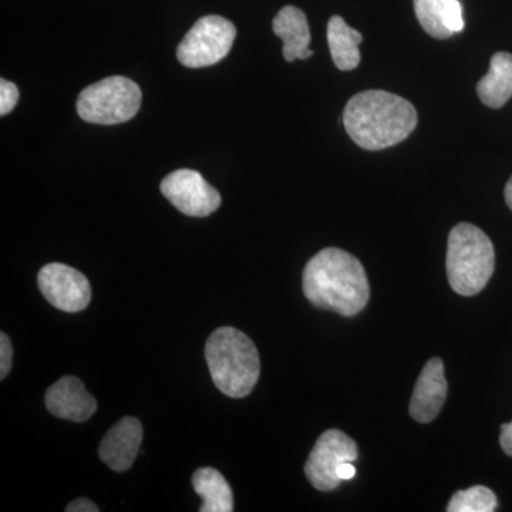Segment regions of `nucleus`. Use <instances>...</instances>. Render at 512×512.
Masks as SVG:
<instances>
[{
    "instance_id": "obj_1",
    "label": "nucleus",
    "mask_w": 512,
    "mask_h": 512,
    "mask_svg": "<svg viewBox=\"0 0 512 512\" xmlns=\"http://www.w3.org/2000/svg\"><path fill=\"white\" fill-rule=\"evenodd\" d=\"M303 293L316 308L355 316L369 302V279L356 256L343 249L326 248L305 266Z\"/></svg>"
},
{
    "instance_id": "obj_2",
    "label": "nucleus",
    "mask_w": 512,
    "mask_h": 512,
    "mask_svg": "<svg viewBox=\"0 0 512 512\" xmlns=\"http://www.w3.org/2000/svg\"><path fill=\"white\" fill-rule=\"evenodd\" d=\"M417 111L409 100L383 90L357 93L346 104V133L369 151L383 150L406 140L417 126Z\"/></svg>"
},
{
    "instance_id": "obj_3",
    "label": "nucleus",
    "mask_w": 512,
    "mask_h": 512,
    "mask_svg": "<svg viewBox=\"0 0 512 512\" xmlns=\"http://www.w3.org/2000/svg\"><path fill=\"white\" fill-rule=\"evenodd\" d=\"M210 375L225 396L241 399L254 390L261 373L259 353L251 339L241 330L220 328L205 346Z\"/></svg>"
},
{
    "instance_id": "obj_4",
    "label": "nucleus",
    "mask_w": 512,
    "mask_h": 512,
    "mask_svg": "<svg viewBox=\"0 0 512 512\" xmlns=\"http://www.w3.org/2000/svg\"><path fill=\"white\" fill-rule=\"evenodd\" d=\"M446 264L453 291L463 296L477 295L494 274L493 242L480 228L461 222L448 235Z\"/></svg>"
},
{
    "instance_id": "obj_5",
    "label": "nucleus",
    "mask_w": 512,
    "mask_h": 512,
    "mask_svg": "<svg viewBox=\"0 0 512 512\" xmlns=\"http://www.w3.org/2000/svg\"><path fill=\"white\" fill-rule=\"evenodd\" d=\"M143 100L140 87L123 76L90 84L77 99V113L87 123L120 124L133 119Z\"/></svg>"
},
{
    "instance_id": "obj_6",
    "label": "nucleus",
    "mask_w": 512,
    "mask_h": 512,
    "mask_svg": "<svg viewBox=\"0 0 512 512\" xmlns=\"http://www.w3.org/2000/svg\"><path fill=\"white\" fill-rule=\"evenodd\" d=\"M235 37L234 23L218 15L204 16L178 46V60L190 69L212 66L228 55Z\"/></svg>"
},
{
    "instance_id": "obj_7",
    "label": "nucleus",
    "mask_w": 512,
    "mask_h": 512,
    "mask_svg": "<svg viewBox=\"0 0 512 512\" xmlns=\"http://www.w3.org/2000/svg\"><path fill=\"white\" fill-rule=\"evenodd\" d=\"M355 441L340 430H328L319 437L306 461L305 473L319 491H332L342 484L338 468L343 463L357 460Z\"/></svg>"
},
{
    "instance_id": "obj_8",
    "label": "nucleus",
    "mask_w": 512,
    "mask_h": 512,
    "mask_svg": "<svg viewBox=\"0 0 512 512\" xmlns=\"http://www.w3.org/2000/svg\"><path fill=\"white\" fill-rule=\"evenodd\" d=\"M161 192L178 211L204 218L220 208L221 195L194 170H177L164 178Z\"/></svg>"
},
{
    "instance_id": "obj_9",
    "label": "nucleus",
    "mask_w": 512,
    "mask_h": 512,
    "mask_svg": "<svg viewBox=\"0 0 512 512\" xmlns=\"http://www.w3.org/2000/svg\"><path fill=\"white\" fill-rule=\"evenodd\" d=\"M40 292L46 301L63 312L84 311L92 301V286L89 279L63 264H49L40 269L37 276Z\"/></svg>"
},
{
    "instance_id": "obj_10",
    "label": "nucleus",
    "mask_w": 512,
    "mask_h": 512,
    "mask_svg": "<svg viewBox=\"0 0 512 512\" xmlns=\"http://www.w3.org/2000/svg\"><path fill=\"white\" fill-rule=\"evenodd\" d=\"M447 389L443 360L433 357L426 363L417 379L412 400H410V416L417 423H430L436 419L446 402Z\"/></svg>"
},
{
    "instance_id": "obj_11",
    "label": "nucleus",
    "mask_w": 512,
    "mask_h": 512,
    "mask_svg": "<svg viewBox=\"0 0 512 512\" xmlns=\"http://www.w3.org/2000/svg\"><path fill=\"white\" fill-rule=\"evenodd\" d=\"M143 441V426L134 417H124L101 440L99 454L103 463L117 473L133 466Z\"/></svg>"
},
{
    "instance_id": "obj_12",
    "label": "nucleus",
    "mask_w": 512,
    "mask_h": 512,
    "mask_svg": "<svg viewBox=\"0 0 512 512\" xmlns=\"http://www.w3.org/2000/svg\"><path fill=\"white\" fill-rule=\"evenodd\" d=\"M46 407L59 419L84 423L97 412L96 399L87 392L80 379L74 376L62 377L47 390Z\"/></svg>"
},
{
    "instance_id": "obj_13",
    "label": "nucleus",
    "mask_w": 512,
    "mask_h": 512,
    "mask_svg": "<svg viewBox=\"0 0 512 512\" xmlns=\"http://www.w3.org/2000/svg\"><path fill=\"white\" fill-rule=\"evenodd\" d=\"M275 35L281 37L284 42V57L286 62L292 63L296 59L306 60L313 55L311 45V29L308 19L301 9L295 6H285L275 16Z\"/></svg>"
},
{
    "instance_id": "obj_14",
    "label": "nucleus",
    "mask_w": 512,
    "mask_h": 512,
    "mask_svg": "<svg viewBox=\"0 0 512 512\" xmlns=\"http://www.w3.org/2000/svg\"><path fill=\"white\" fill-rule=\"evenodd\" d=\"M477 93L485 106L501 109L512 97V55L495 53L490 70L477 84Z\"/></svg>"
},
{
    "instance_id": "obj_15",
    "label": "nucleus",
    "mask_w": 512,
    "mask_h": 512,
    "mask_svg": "<svg viewBox=\"0 0 512 512\" xmlns=\"http://www.w3.org/2000/svg\"><path fill=\"white\" fill-rule=\"evenodd\" d=\"M363 42L362 33L350 28L340 16H332L328 23V43L333 63L343 72L359 66V45Z\"/></svg>"
},
{
    "instance_id": "obj_16",
    "label": "nucleus",
    "mask_w": 512,
    "mask_h": 512,
    "mask_svg": "<svg viewBox=\"0 0 512 512\" xmlns=\"http://www.w3.org/2000/svg\"><path fill=\"white\" fill-rule=\"evenodd\" d=\"M192 487L204 500L200 508L201 512L234 511V494H232L231 485L215 468L204 467L195 471L192 476Z\"/></svg>"
},
{
    "instance_id": "obj_17",
    "label": "nucleus",
    "mask_w": 512,
    "mask_h": 512,
    "mask_svg": "<svg viewBox=\"0 0 512 512\" xmlns=\"http://www.w3.org/2000/svg\"><path fill=\"white\" fill-rule=\"evenodd\" d=\"M497 497L484 485L457 491L448 503V512H493L497 510Z\"/></svg>"
},
{
    "instance_id": "obj_18",
    "label": "nucleus",
    "mask_w": 512,
    "mask_h": 512,
    "mask_svg": "<svg viewBox=\"0 0 512 512\" xmlns=\"http://www.w3.org/2000/svg\"><path fill=\"white\" fill-rule=\"evenodd\" d=\"M446 2L447 0H414V12L421 28L434 39H448L453 36L443 23Z\"/></svg>"
},
{
    "instance_id": "obj_19",
    "label": "nucleus",
    "mask_w": 512,
    "mask_h": 512,
    "mask_svg": "<svg viewBox=\"0 0 512 512\" xmlns=\"http://www.w3.org/2000/svg\"><path fill=\"white\" fill-rule=\"evenodd\" d=\"M443 23L453 35L464 30L463 6L458 0H447L443 9Z\"/></svg>"
},
{
    "instance_id": "obj_20",
    "label": "nucleus",
    "mask_w": 512,
    "mask_h": 512,
    "mask_svg": "<svg viewBox=\"0 0 512 512\" xmlns=\"http://www.w3.org/2000/svg\"><path fill=\"white\" fill-rule=\"evenodd\" d=\"M19 100V90L12 82L2 79L0 80V114L6 116L10 111L15 109Z\"/></svg>"
},
{
    "instance_id": "obj_21",
    "label": "nucleus",
    "mask_w": 512,
    "mask_h": 512,
    "mask_svg": "<svg viewBox=\"0 0 512 512\" xmlns=\"http://www.w3.org/2000/svg\"><path fill=\"white\" fill-rule=\"evenodd\" d=\"M13 349L8 335H0V379H6L12 369Z\"/></svg>"
},
{
    "instance_id": "obj_22",
    "label": "nucleus",
    "mask_w": 512,
    "mask_h": 512,
    "mask_svg": "<svg viewBox=\"0 0 512 512\" xmlns=\"http://www.w3.org/2000/svg\"><path fill=\"white\" fill-rule=\"evenodd\" d=\"M67 512H99V507L87 498H79L67 505Z\"/></svg>"
},
{
    "instance_id": "obj_23",
    "label": "nucleus",
    "mask_w": 512,
    "mask_h": 512,
    "mask_svg": "<svg viewBox=\"0 0 512 512\" xmlns=\"http://www.w3.org/2000/svg\"><path fill=\"white\" fill-rule=\"evenodd\" d=\"M500 443L504 453L512 457V421L501 426Z\"/></svg>"
},
{
    "instance_id": "obj_24",
    "label": "nucleus",
    "mask_w": 512,
    "mask_h": 512,
    "mask_svg": "<svg viewBox=\"0 0 512 512\" xmlns=\"http://www.w3.org/2000/svg\"><path fill=\"white\" fill-rule=\"evenodd\" d=\"M338 476L342 481L352 480L356 476V468L352 463L340 464L338 468Z\"/></svg>"
},
{
    "instance_id": "obj_25",
    "label": "nucleus",
    "mask_w": 512,
    "mask_h": 512,
    "mask_svg": "<svg viewBox=\"0 0 512 512\" xmlns=\"http://www.w3.org/2000/svg\"><path fill=\"white\" fill-rule=\"evenodd\" d=\"M505 201H507L508 207L512 210V177L508 180L507 185H505Z\"/></svg>"
}]
</instances>
